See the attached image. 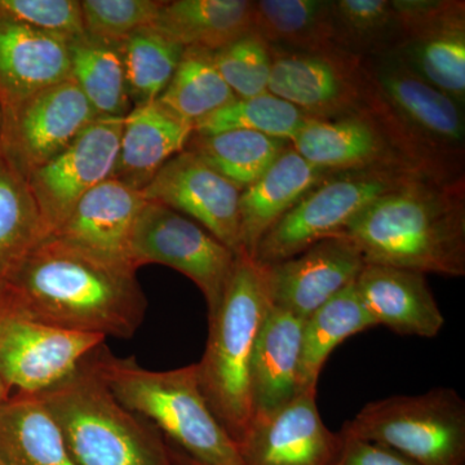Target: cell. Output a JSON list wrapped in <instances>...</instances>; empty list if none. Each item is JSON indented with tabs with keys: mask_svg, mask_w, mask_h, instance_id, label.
I'll return each mask as SVG.
<instances>
[{
	"mask_svg": "<svg viewBox=\"0 0 465 465\" xmlns=\"http://www.w3.org/2000/svg\"><path fill=\"white\" fill-rule=\"evenodd\" d=\"M136 273L45 237L2 283L14 313L70 331L130 339L148 309Z\"/></svg>",
	"mask_w": 465,
	"mask_h": 465,
	"instance_id": "1",
	"label": "cell"
},
{
	"mask_svg": "<svg viewBox=\"0 0 465 465\" xmlns=\"http://www.w3.org/2000/svg\"><path fill=\"white\" fill-rule=\"evenodd\" d=\"M464 180L419 174L382 195L338 235L366 264L465 275Z\"/></svg>",
	"mask_w": 465,
	"mask_h": 465,
	"instance_id": "2",
	"label": "cell"
},
{
	"mask_svg": "<svg viewBox=\"0 0 465 465\" xmlns=\"http://www.w3.org/2000/svg\"><path fill=\"white\" fill-rule=\"evenodd\" d=\"M92 361L122 405L154 425L166 442L193 460L202 465H244L237 443L202 394L195 363L152 371L134 358L115 357L105 344L94 351Z\"/></svg>",
	"mask_w": 465,
	"mask_h": 465,
	"instance_id": "3",
	"label": "cell"
},
{
	"mask_svg": "<svg viewBox=\"0 0 465 465\" xmlns=\"http://www.w3.org/2000/svg\"><path fill=\"white\" fill-rule=\"evenodd\" d=\"M271 307L264 265L241 253L219 309L208 320L206 351L195 363L207 405L237 445L252 423L251 362Z\"/></svg>",
	"mask_w": 465,
	"mask_h": 465,
	"instance_id": "4",
	"label": "cell"
},
{
	"mask_svg": "<svg viewBox=\"0 0 465 465\" xmlns=\"http://www.w3.org/2000/svg\"><path fill=\"white\" fill-rule=\"evenodd\" d=\"M92 354L50 390L35 394L76 465H171L166 440L113 396Z\"/></svg>",
	"mask_w": 465,
	"mask_h": 465,
	"instance_id": "5",
	"label": "cell"
},
{
	"mask_svg": "<svg viewBox=\"0 0 465 465\" xmlns=\"http://www.w3.org/2000/svg\"><path fill=\"white\" fill-rule=\"evenodd\" d=\"M365 60L367 104L372 114L410 163L433 176L446 177L440 173L442 163L463 153V108L419 78L391 52Z\"/></svg>",
	"mask_w": 465,
	"mask_h": 465,
	"instance_id": "6",
	"label": "cell"
},
{
	"mask_svg": "<svg viewBox=\"0 0 465 465\" xmlns=\"http://www.w3.org/2000/svg\"><path fill=\"white\" fill-rule=\"evenodd\" d=\"M341 432L381 443L419 465H465V402L452 388L372 401Z\"/></svg>",
	"mask_w": 465,
	"mask_h": 465,
	"instance_id": "7",
	"label": "cell"
},
{
	"mask_svg": "<svg viewBox=\"0 0 465 465\" xmlns=\"http://www.w3.org/2000/svg\"><path fill=\"white\" fill-rule=\"evenodd\" d=\"M419 174L430 173L407 166L332 173L266 232L253 259L262 265L275 264L299 255L317 242L338 237L370 204Z\"/></svg>",
	"mask_w": 465,
	"mask_h": 465,
	"instance_id": "8",
	"label": "cell"
},
{
	"mask_svg": "<svg viewBox=\"0 0 465 465\" xmlns=\"http://www.w3.org/2000/svg\"><path fill=\"white\" fill-rule=\"evenodd\" d=\"M237 258L203 226L157 202H145L131 237L134 268L161 264L188 277L203 293L208 320L219 309Z\"/></svg>",
	"mask_w": 465,
	"mask_h": 465,
	"instance_id": "9",
	"label": "cell"
},
{
	"mask_svg": "<svg viewBox=\"0 0 465 465\" xmlns=\"http://www.w3.org/2000/svg\"><path fill=\"white\" fill-rule=\"evenodd\" d=\"M96 118L78 85L67 79L0 108V153L29 177L74 142Z\"/></svg>",
	"mask_w": 465,
	"mask_h": 465,
	"instance_id": "10",
	"label": "cell"
},
{
	"mask_svg": "<svg viewBox=\"0 0 465 465\" xmlns=\"http://www.w3.org/2000/svg\"><path fill=\"white\" fill-rule=\"evenodd\" d=\"M268 92L309 119L370 112L362 58L345 52H304L271 47Z\"/></svg>",
	"mask_w": 465,
	"mask_h": 465,
	"instance_id": "11",
	"label": "cell"
},
{
	"mask_svg": "<svg viewBox=\"0 0 465 465\" xmlns=\"http://www.w3.org/2000/svg\"><path fill=\"white\" fill-rule=\"evenodd\" d=\"M105 341L30 320L8 307L0 318V375L11 391L35 396L72 375Z\"/></svg>",
	"mask_w": 465,
	"mask_h": 465,
	"instance_id": "12",
	"label": "cell"
},
{
	"mask_svg": "<svg viewBox=\"0 0 465 465\" xmlns=\"http://www.w3.org/2000/svg\"><path fill=\"white\" fill-rule=\"evenodd\" d=\"M124 122V116H97L74 142L27 177L48 235L87 193L112 177Z\"/></svg>",
	"mask_w": 465,
	"mask_h": 465,
	"instance_id": "13",
	"label": "cell"
},
{
	"mask_svg": "<svg viewBox=\"0 0 465 465\" xmlns=\"http://www.w3.org/2000/svg\"><path fill=\"white\" fill-rule=\"evenodd\" d=\"M142 193L146 201L164 204L203 226L235 255L243 253L240 189L191 150L171 158Z\"/></svg>",
	"mask_w": 465,
	"mask_h": 465,
	"instance_id": "14",
	"label": "cell"
},
{
	"mask_svg": "<svg viewBox=\"0 0 465 465\" xmlns=\"http://www.w3.org/2000/svg\"><path fill=\"white\" fill-rule=\"evenodd\" d=\"M339 443V433L323 424L313 387L273 414L253 418L238 448L244 465H331Z\"/></svg>",
	"mask_w": 465,
	"mask_h": 465,
	"instance_id": "15",
	"label": "cell"
},
{
	"mask_svg": "<svg viewBox=\"0 0 465 465\" xmlns=\"http://www.w3.org/2000/svg\"><path fill=\"white\" fill-rule=\"evenodd\" d=\"M365 264L351 242L327 238L293 258L264 265L269 299L273 307L307 320L356 282Z\"/></svg>",
	"mask_w": 465,
	"mask_h": 465,
	"instance_id": "16",
	"label": "cell"
},
{
	"mask_svg": "<svg viewBox=\"0 0 465 465\" xmlns=\"http://www.w3.org/2000/svg\"><path fill=\"white\" fill-rule=\"evenodd\" d=\"M145 202L142 191L108 179L87 193L47 237L65 242L101 262L137 272L131 259V237Z\"/></svg>",
	"mask_w": 465,
	"mask_h": 465,
	"instance_id": "17",
	"label": "cell"
},
{
	"mask_svg": "<svg viewBox=\"0 0 465 465\" xmlns=\"http://www.w3.org/2000/svg\"><path fill=\"white\" fill-rule=\"evenodd\" d=\"M291 145L309 163L333 173L375 167L416 168L371 112L327 121L308 118Z\"/></svg>",
	"mask_w": 465,
	"mask_h": 465,
	"instance_id": "18",
	"label": "cell"
},
{
	"mask_svg": "<svg viewBox=\"0 0 465 465\" xmlns=\"http://www.w3.org/2000/svg\"><path fill=\"white\" fill-rule=\"evenodd\" d=\"M354 290L376 326L388 327L400 335L430 339L445 324L427 278L419 272L365 264Z\"/></svg>",
	"mask_w": 465,
	"mask_h": 465,
	"instance_id": "19",
	"label": "cell"
},
{
	"mask_svg": "<svg viewBox=\"0 0 465 465\" xmlns=\"http://www.w3.org/2000/svg\"><path fill=\"white\" fill-rule=\"evenodd\" d=\"M69 45L0 15V108L70 79Z\"/></svg>",
	"mask_w": 465,
	"mask_h": 465,
	"instance_id": "20",
	"label": "cell"
},
{
	"mask_svg": "<svg viewBox=\"0 0 465 465\" xmlns=\"http://www.w3.org/2000/svg\"><path fill=\"white\" fill-rule=\"evenodd\" d=\"M194 125L159 101L134 106L124 116L118 158L110 179L142 191L164 164L188 146Z\"/></svg>",
	"mask_w": 465,
	"mask_h": 465,
	"instance_id": "21",
	"label": "cell"
},
{
	"mask_svg": "<svg viewBox=\"0 0 465 465\" xmlns=\"http://www.w3.org/2000/svg\"><path fill=\"white\" fill-rule=\"evenodd\" d=\"M333 173L313 166L292 145L258 182L241 192L240 232L243 253L253 259L266 232L299 201Z\"/></svg>",
	"mask_w": 465,
	"mask_h": 465,
	"instance_id": "22",
	"label": "cell"
},
{
	"mask_svg": "<svg viewBox=\"0 0 465 465\" xmlns=\"http://www.w3.org/2000/svg\"><path fill=\"white\" fill-rule=\"evenodd\" d=\"M304 320L272 305L260 327L250 388L252 419L273 414L300 393L298 374Z\"/></svg>",
	"mask_w": 465,
	"mask_h": 465,
	"instance_id": "23",
	"label": "cell"
},
{
	"mask_svg": "<svg viewBox=\"0 0 465 465\" xmlns=\"http://www.w3.org/2000/svg\"><path fill=\"white\" fill-rule=\"evenodd\" d=\"M411 72L464 108L465 3L405 34L390 51Z\"/></svg>",
	"mask_w": 465,
	"mask_h": 465,
	"instance_id": "24",
	"label": "cell"
},
{
	"mask_svg": "<svg viewBox=\"0 0 465 465\" xmlns=\"http://www.w3.org/2000/svg\"><path fill=\"white\" fill-rule=\"evenodd\" d=\"M250 0L164 2L152 27L183 47L215 52L252 32Z\"/></svg>",
	"mask_w": 465,
	"mask_h": 465,
	"instance_id": "25",
	"label": "cell"
},
{
	"mask_svg": "<svg viewBox=\"0 0 465 465\" xmlns=\"http://www.w3.org/2000/svg\"><path fill=\"white\" fill-rule=\"evenodd\" d=\"M0 458L7 465H76L41 401L20 393L0 410Z\"/></svg>",
	"mask_w": 465,
	"mask_h": 465,
	"instance_id": "26",
	"label": "cell"
},
{
	"mask_svg": "<svg viewBox=\"0 0 465 465\" xmlns=\"http://www.w3.org/2000/svg\"><path fill=\"white\" fill-rule=\"evenodd\" d=\"M252 33L271 47L290 51L335 52L330 0L253 2Z\"/></svg>",
	"mask_w": 465,
	"mask_h": 465,
	"instance_id": "27",
	"label": "cell"
},
{
	"mask_svg": "<svg viewBox=\"0 0 465 465\" xmlns=\"http://www.w3.org/2000/svg\"><path fill=\"white\" fill-rule=\"evenodd\" d=\"M376 327L361 304L354 283L327 302L302 323L299 391L317 387L318 378L333 349L351 336Z\"/></svg>",
	"mask_w": 465,
	"mask_h": 465,
	"instance_id": "28",
	"label": "cell"
},
{
	"mask_svg": "<svg viewBox=\"0 0 465 465\" xmlns=\"http://www.w3.org/2000/svg\"><path fill=\"white\" fill-rule=\"evenodd\" d=\"M70 79L97 116H125L131 104L125 87L121 43L85 35L70 42Z\"/></svg>",
	"mask_w": 465,
	"mask_h": 465,
	"instance_id": "29",
	"label": "cell"
},
{
	"mask_svg": "<svg viewBox=\"0 0 465 465\" xmlns=\"http://www.w3.org/2000/svg\"><path fill=\"white\" fill-rule=\"evenodd\" d=\"M47 235L29 180L0 153V282Z\"/></svg>",
	"mask_w": 465,
	"mask_h": 465,
	"instance_id": "30",
	"label": "cell"
},
{
	"mask_svg": "<svg viewBox=\"0 0 465 465\" xmlns=\"http://www.w3.org/2000/svg\"><path fill=\"white\" fill-rule=\"evenodd\" d=\"M290 145L265 134L237 130L208 136L193 134L186 149L243 192L258 182Z\"/></svg>",
	"mask_w": 465,
	"mask_h": 465,
	"instance_id": "31",
	"label": "cell"
},
{
	"mask_svg": "<svg viewBox=\"0 0 465 465\" xmlns=\"http://www.w3.org/2000/svg\"><path fill=\"white\" fill-rule=\"evenodd\" d=\"M237 99L213 60V52L185 48L176 72L158 101L193 125Z\"/></svg>",
	"mask_w": 465,
	"mask_h": 465,
	"instance_id": "32",
	"label": "cell"
},
{
	"mask_svg": "<svg viewBox=\"0 0 465 465\" xmlns=\"http://www.w3.org/2000/svg\"><path fill=\"white\" fill-rule=\"evenodd\" d=\"M333 42L351 56L369 58L390 52L401 39L391 0H332Z\"/></svg>",
	"mask_w": 465,
	"mask_h": 465,
	"instance_id": "33",
	"label": "cell"
},
{
	"mask_svg": "<svg viewBox=\"0 0 465 465\" xmlns=\"http://www.w3.org/2000/svg\"><path fill=\"white\" fill-rule=\"evenodd\" d=\"M125 87L134 106L157 101L176 72L185 47L145 27L121 43Z\"/></svg>",
	"mask_w": 465,
	"mask_h": 465,
	"instance_id": "34",
	"label": "cell"
},
{
	"mask_svg": "<svg viewBox=\"0 0 465 465\" xmlns=\"http://www.w3.org/2000/svg\"><path fill=\"white\" fill-rule=\"evenodd\" d=\"M307 116L290 103L265 92L249 99H235L194 125V134L225 131H252L292 143L307 122Z\"/></svg>",
	"mask_w": 465,
	"mask_h": 465,
	"instance_id": "35",
	"label": "cell"
},
{
	"mask_svg": "<svg viewBox=\"0 0 465 465\" xmlns=\"http://www.w3.org/2000/svg\"><path fill=\"white\" fill-rule=\"evenodd\" d=\"M213 60L237 99H249L268 92L271 45L258 34L251 32L213 52Z\"/></svg>",
	"mask_w": 465,
	"mask_h": 465,
	"instance_id": "36",
	"label": "cell"
},
{
	"mask_svg": "<svg viewBox=\"0 0 465 465\" xmlns=\"http://www.w3.org/2000/svg\"><path fill=\"white\" fill-rule=\"evenodd\" d=\"M164 2L157 0H84L85 34L101 41L122 43L157 20Z\"/></svg>",
	"mask_w": 465,
	"mask_h": 465,
	"instance_id": "37",
	"label": "cell"
},
{
	"mask_svg": "<svg viewBox=\"0 0 465 465\" xmlns=\"http://www.w3.org/2000/svg\"><path fill=\"white\" fill-rule=\"evenodd\" d=\"M0 15L67 42L85 35L78 0H0Z\"/></svg>",
	"mask_w": 465,
	"mask_h": 465,
	"instance_id": "38",
	"label": "cell"
},
{
	"mask_svg": "<svg viewBox=\"0 0 465 465\" xmlns=\"http://www.w3.org/2000/svg\"><path fill=\"white\" fill-rule=\"evenodd\" d=\"M341 443L331 465H419L381 443L339 432Z\"/></svg>",
	"mask_w": 465,
	"mask_h": 465,
	"instance_id": "39",
	"label": "cell"
},
{
	"mask_svg": "<svg viewBox=\"0 0 465 465\" xmlns=\"http://www.w3.org/2000/svg\"><path fill=\"white\" fill-rule=\"evenodd\" d=\"M167 443L168 455H170L171 465H202L193 460L188 455L183 454L179 449L174 448L171 443Z\"/></svg>",
	"mask_w": 465,
	"mask_h": 465,
	"instance_id": "40",
	"label": "cell"
},
{
	"mask_svg": "<svg viewBox=\"0 0 465 465\" xmlns=\"http://www.w3.org/2000/svg\"><path fill=\"white\" fill-rule=\"evenodd\" d=\"M11 397L12 391L7 387V384H5V381H3L2 375H0V410L8 402Z\"/></svg>",
	"mask_w": 465,
	"mask_h": 465,
	"instance_id": "41",
	"label": "cell"
},
{
	"mask_svg": "<svg viewBox=\"0 0 465 465\" xmlns=\"http://www.w3.org/2000/svg\"><path fill=\"white\" fill-rule=\"evenodd\" d=\"M8 311L7 293H5V286L0 282V318L5 316V312Z\"/></svg>",
	"mask_w": 465,
	"mask_h": 465,
	"instance_id": "42",
	"label": "cell"
},
{
	"mask_svg": "<svg viewBox=\"0 0 465 465\" xmlns=\"http://www.w3.org/2000/svg\"><path fill=\"white\" fill-rule=\"evenodd\" d=\"M0 465H7V464L5 463V461H3L2 458H0Z\"/></svg>",
	"mask_w": 465,
	"mask_h": 465,
	"instance_id": "43",
	"label": "cell"
}]
</instances>
